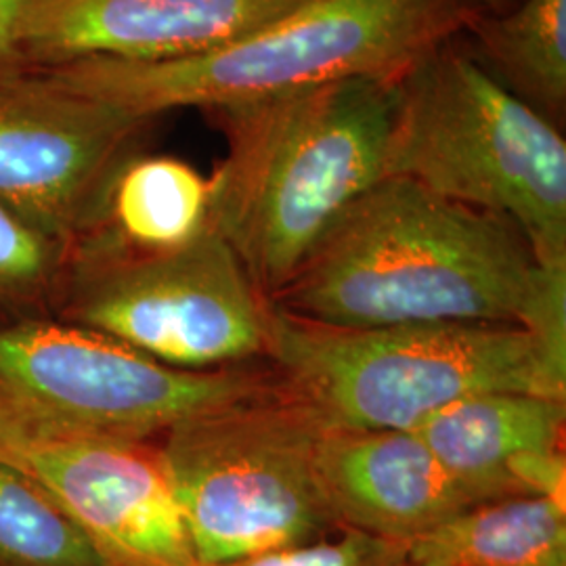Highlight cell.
<instances>
[{"instance_id":"6da1fadb","label":"cell","mask_w":566,"mask_h":566,"mask_svg":"<svg viewBox=\"0 0 566 566\" xmlns=\"http://www.w3.org/2000/svg\"><path fill=\"white\" fill-rule=\"evenodd\" d=\"M271 304L336 327L523 325L566 357V269L506 219L401 177L350 203Z\"/></svg>"},{"instance_id":"7a4b0ae2","label":"cell","mask_w":566,"mask_h":566,"mask_svg":"<svg viewBox=\"0 0 566 566\" xmlns=\"http://www.w3.org/2000/svg\"><path fill=\"white\" fill-rule=\"evenodd\" d=\"M395 82L346 78L212 112L227 156L210 175V229L269 301L385 179Z\"/></svg>"},{"instance_id":"3957f363","label":"cell","mask_w":566,"mask_h":566,"mask_svg":"<svg viewBox=\"0 0 566 566\" xmlns=\"http://www.w3.org/2000/svg\"><path fill=\"white\" fill-rule=\"evenodd\" d=\"M481 13L476 0H304L202 55L74 61L36 74L143 120L179 107L219 112L346 78L397 81Z\"/></svg>"},{"instance_id":"277c9868","label":"cell","mask_w":566,"mask_h":566,"mask_svg":"<svg viewBox=\"0 0 566 566\" xmlns=\"http://www.w3.org/2000/svg\"><path fill=\"white\" fill-rule=\"evenodd\" d=\"M395 86L385 179L497 214L537 263L566 269V142L554 122L451 41Z\"/></svg>"},{"instance_id":"5b68a950","label":"cell","mask_w":566,"mask_h":566,"mask_svg":"<svg viewBox=\"0 0 566 566\" xmlns=\"http://www.w3.org/2000/svg\"><path fill=\"white\" fill-rule=\"evenodd\" d=\"M266 361L329 424L355 430H413L495 390L566 399V357L523 325L336 327L273 306Z\"/></svg>"},{"instance_id":"8992f818","label":"cell","mask_w":566,"mask_h":566,"mask_svg":"<svg viewBox=\"0 0 566 566\" xmlns=\"http://www.w3.org/2000/svg\"><path fill=\"white\" fill-rule=\"evenodd\" d=\"M329 428L280 374L275 385L164 432L156 447L196 565H229L343 528L319 476Z\"/></svg>"},{"instance_id":"52a82bcc","label":"cell","mask_w":566,"mask_h":566,"mask_svg":"<svg viewBox=\"0 0 566 566\" xmlns=\"http://www.w3.org/2000/svg\"><path fill=\"white\" fill-rule=\"evenodd\" d=\"M280 380L269 361L191 371L60 319L0 327V439L156 443L185 418Z\"/></svg>"},{"instance_id":"ba28073f","label":"cell","mask_w":566,"mask_h":566,"mask_svg":"<svg viewBox=\"0 0 566 566\" xmlns=\"http://www.w3.org/2000/svg\"><path fill=\"white\" fill-rule=\"evenodd\" d=\"M55 319L170 367L212 371L266 361L273 304L208 229L160 254L74 245Z\"/></svg>"},{"instance_id":"9c48e42d","label":"cell","mask_w":566,"mask_h":566,"mask_svg":"<svg viewBox=\"0 0 566 566\" xmlns=\"http://www.w3.org/2000/svg\"><path fill=\"white\" fill-rule=\"evenodd\" d=\"M149 124L36 72L0 84V203L72 248Z\"/></svg>"},{"instance_id":"30bf717a","label":"cell","mask_w":566,"mask_h":566,"mask_svg":"<svg viewBox=\"0 0 566 566\" xmlns=\"http://www.w3.org/2000/svg\"><path fill=\"white\" fill-rule=\"evenodd\" d=\"M0 462L41 486L105 566H198L156 443L4 437Z\"/></svg>"},{"instance_id":"8fae6325","label":"cell","mask_w":566,"mask_h":566,"mask_svg":"<svg viewBox=\"0 0 566 566\" xmlns=\"http://www.w3.org/2000/svg\"><path fill=\"white\" fill-rule=\"evenodd\" d=\"M304 0H30L20 23L28 72L86 60L202 55Z\"/></svg>"},{"instance_id":"7c38bea8","label":"cell","mask_w":566,"mask_h":566,"mask_svg":"<svg viewBox=\"0 0 566 566\" xmlns=\"http://www.w3.org/2000/svg\"><path fill=\"white\" fill-rule=\"evenodd\" d=\"M319 476L343 528L399 544L485 504L413 430L332 426L319 451Z\"/></svg>"},{"instance_id":"4fadbf2b","label":"cell","mask_w":566,"mask_h":566,"mask_svg":"<svg viewBox=\"0 0 566 566\" xmlns=\"http://www.w3.org/2000/svg\"><path fill=\"white\" fill-rule=\"evenodd\" d=\"M566 399L495 390L428 416L413 432L481 502L566 500Z\"/></svg>"},{"instance_id":"5bb4252c","label":"cell","mask_w":566,"mask_h":566,"mask_svg":"<svg viewBox=\"0 0 566 566\" xmlns=\"http://www.w3.org/2000/svg\"><path fill=\"white\" fill-rule=\"evenodd\" d=\"M210 229V177L172 156L135 154L122 164L102 212L74 245L160 254ZM70 248V250H72Z\"/></svg>"},{"instance_id":"9a60e30c","label":"cell","mask_w":566,"mask_h":566,"mask_svg":"<svg viewBox=\"0 0 566 566\" xmlns=\"http://www.w3.org/2000/svg\"><path fill=\"white\" fill-rule=\"evenodd\" d=\"M405 566H566V500L521 495L468 507L411 539Z\"/></svg>"},{"instance_id":"2e32d148","label":"cell","mask_w":566,"mask_h":566,"mask_svg":"<svg viewBox=\"0 0 566 566\" xmlns=\"http://www.w3.org/2000/svg\"><path fill=\"white\" fill-rule=\"evenodd\" d=\"M486 61L544 116L566 103V0H523L502 18L470 25Z\"/></svg>"},{"instance_id":"e0dca14e","label":"cell","mask_w":566,"mask_h":566,"mask_svg":"<svg viewBox=\"0 0 566 566\" xmlns=\"http://www.w3.org/2000/svg\"><path fill=\"white\" fill-rule=\"evenodd\" d=\"M0 566H105L41 486L0 462Z\"/></svg>"},{"instance_id":"ac0fdd59","label":"cell","mask_w":566,"mask_h":566,"mask_svg":"<svg viewBox=\"0 0 566 566\" xmlns=\"http://www.w3.org/2000/svg\"><path fill=\"white\" fill-rule=\"evenodd\" d=\"M70 248L0 203V327L55 319Z\"/></svg>"},{"instance_id":"d6986e66","label":"cell","mask_w":566,"mask_h":566,"mask_svg":"<svg viewBox=\"0 0 566 566\" xmlns=\"http://www.w3.org/2000/svg\"><path fill=\"white\" fill-rule=\"evenodd\" d=\"M407 544L340 528L301 546L271 549L221 566H405Z\"/></svg>"},{"instance_id":"ffe728a7","label":"cell","mask_w":566,"mask_h":566,"mask_svg":"<svg viewBox=\"0 0 566 566\" xmlns=\"http://www.w3.org/2000/svg\"><path fill=\"white\" fill-rule=\"evenodd\" d=\"M30 0H0V84L28 74L20 49L21 15Z\"/></svg>"},{"instance_id":"44dd1931","label":"cell","mask_w":566,"mask_h":566,"mask_svg":"<svg viewBox=\"0 0 566 566\" xmlns=\"http://www.w3.org/2000/svg\"><path fill=\"white\" fill-rule=\"evenodd\" d=\"M481 4H485L486 9H502L506 4V0H476Z\"/></svg>"}]
</instances>
